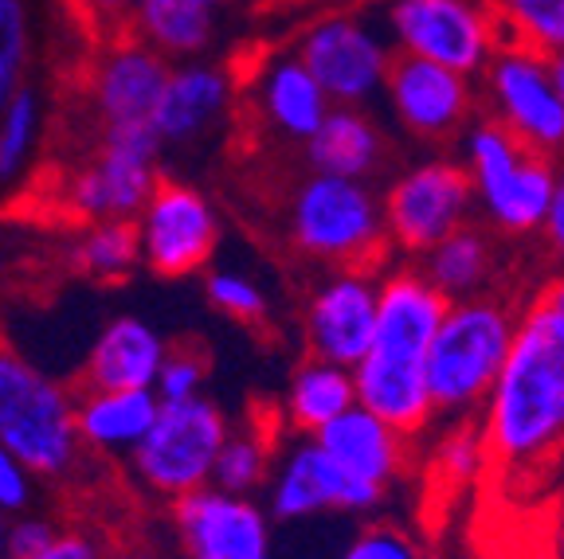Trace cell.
I'll use <instances>...</instances> for the list:
<instances>
[{"label":"cell","mask_w":564,"mask_h":559,"mask_svg":"<svg viewBox=\"0 0 564 559\" xmlns=\"http://www.w3.org/2000/svg\"><path fill=\"white\" fill-rule=\"evenodd\" d=\"M169 341L141 317H115L102 325L83 364V387L102 392H153Z\"/></svg>","instance_id":"obj_21"},{"label":"cell","mask_w":564,"mask_h":559,"mask_svg":"<svg viewBox=\"0 0 564 559\" xmlns=\"http://www.w3.org/2000/svg\"><path fill=\"white\" fill-rule=\"evenodd\" d=\"M251 110L259 125L279 141H306L329 114V98L314 83L294 52L271 55L251 79Z\"/></svg>","instance_id":"obj_20"},{"label":"cell","mask_w":564,"mask_h":559,"mask_svg":"<svg viewBox=\"0 0 564 559\" xmlns=\"http://www.w3.org/2000/svg\"><path fill=\"white\" fill-rule=\"evenodd\" d=\"M133 235H138L141 266L158 278L176 282L208 271L220 251L224 223L204 188L161 176L133 219Z\"/></svg>","instance_id":"obj_9"},{"label":"cell","mask_w":564,"mask_h":559,"mask_svg":"<svg viewBox=\"0 0 564 559\" xmlns=\"http://www.w3.org/2000/svg\"><path fill=\"white\" fill-rule=\"evenodd\" d=\"M549 75H553L556 98H561V110H564V52L561 55H549Z\"/></svg>","instance_id":"obj_43"},{"label":"cell","mask_w":564,"mask_h":559,"mask_svg":"<svg viewBox=\"0 0 564 559\" xmlns=\"http://www.w3.org/2000/svg\"><path fill=\"white\" fill-rule=\"evenodd\" d=\"M302 67L314 75L329 106H369L384 95L388 67H392V44L357 12L322 17L306 28L294 44Z\"/></svg>","instance_id":"obj_11"},{"label":"cell","mask_w":564,"mask_h":559,"mask_svg":"<svg viewBox=\"0 0 564 559\" xmlns=\"http://www.w3.org/2000/svg\"><path fill=\"white\" fill-rule=\"evenodd\" d=\"M553 548H556V559H564V520H561V528H556V536H553Z\"/></svg>","instance_id":"obj_46"},{"label":"cell","mask_w":564,"mask_h":559,"mask_svg":"<svg viewBox=\"0 0 564 559\" xmlns=\"http://www.w3.org/2000/svg\"><path fill=\"white\" fill-rule=\"evenodd\" d=\"M32 63V12L24 0H0V75L24 79Z\"/></svg>","instance_id":"obj_34"},{"label":"cell","mask_w":564,"mask_h":559,"mask_svg":"<svg viewBox=\"0 0 564 559\" xmlns=\"http://www.w3.org/2000/svg\"><path fill=\"white\" fill-rule=\"evenodd\" d=\"M231 419L208 395L185 403H161L158 419L145 430L133 454L126 458L130 478L158 501H181L196 490H208Z\"/></svg>","instance_id":"obj_7"},{"label":"cell","mask_w":564,"mask_h":559,"mask_svg":"<svg viewBox=\"0 0 564 559\" xmlns=\"http://www.w3.org/2000/svg\"><path fill=\"white\" fill-rule=\"evenodd\" d=\"M545 239L553 246L556 259H564V168H556V188H553V204H549L545 216Z\"/></svg>","instance_id":"obj_41"},{"label":"cell","mask_w":564,"mask_h":559,"mask_svg":"<svg viewBox=\"0 0 564 559\" xmlns=\"http://www.w3.org/2000/svg\"><path fill=\"white\" fill-rule=\"evenodd\" d=\"M55 533H59V525H55L52 516L32 513V508H28V513L9 516V540H4V556H9V559L32 556V551L44 548Z\"/></svg>","instance_id":"obj_39"},{"label":"cell","mask_w":564,"mask_h":559,"mask_svg":"<svg viewBox=\"0 0 564 559\" xmlns=\"http://www.w3.org/2000/svg\"><path fill=\"white\" fill-rule=\"evenodd\" d=\"M161 141L153 125L130 130H102L95 153L63 180L59 200L75 223H102V219H138L161 180Z\"/></svg>","instance_id":"obj_8"},{"label":"cell","mask_w":564,"mask_h":559,"mask_svg":"<svg viewBox=\"0 0 564 559\" xmlns=\"http://www.w3.org/2000/svg\"><path fill=\"white\" fill-rule=\"evenodd\" d=\"M271 442L259 427L236 430L224 438L220 458H216V470H212V490L236 493V497H251L259 485H267V473H271Z\"/></svg>","instance_id":"obj_30"},{"label":"cell","mask_w":564,"mask_h":559,"mask_svg":"<svg viewBox=\"0 0 564 559\" xmlns=\"http://www.w3.org/2000/svg\"><path fill=\"white\" fill-rule=\"evenodd\" d=\"M384 95L397 122L423 141L455 138L475 110V90L467 75L440 67V63L412 59V55H392Z\"/></svg>","instance_id":"obj_19"},{"label":"cell","mask_w":564,"mask_h":559,"mask_svg":"<svg viewBox=\"0 0 564 559\" xmlns=\"http://www.w3.org/2000/svg\"><path fill=\"white\" fill-rule=\"evenodd\" d=\"M20 83H24V79H12V75H0V106H4L12 95H17Z\"/></svg>","instance_id":"obj_44"},{"label":"cell","mask_w":564,"mask_h":559,"mask_svg":"<svg viewBox=\"0 0 564 559\" xmlns=\"http://www.w3.org/2000/svg\"><path fill=\"white\" fill-rule=\"evenodd\" d=\"M4 540H9V516L0 513V559H9L4 556Z\"/></svg>","instance_id":"obj_45"},{"label":"cell","mask_w":564,"mask_h":559,"mask_svg":"<svg viewBox=\"0 0 564 559\" xmlns=\"http://www.w3.org/2000/svg\"><path fill=\"white\" fill-rule=\"evenodd\" d=\"M447 314V297H440L420 271L388 274L377 289V329L372 344L352 372L357 407L397 427L404 438H415L435 419L423 357Z\"/></svg>","instance_id":"obj_2"},{"label":"cell","mask_w":564,"mask_h":559,"mask_svg":"<svg viewBox=\"0 0 564 559\" xmlns=\"http://www.w3.org/2000/svg\"><path fill=\"white\" fill-rule=\"evenodd\" d=\"M169 508L181 559H274L271 516L256 497L208 485Z\"/></svg>","instance_id":"obj_16"},{"label":"cell","mask_w":564,"mask_h":559,"mask_svg":"<svg viewBox=\"0 0 564 559\" xmlns=\"http://www.w3.org/2000/svg\"><path fill=\"white\" fill-rule=\"evenodd\" d=\"M377 271H334L306 302L310 357L352 368L369 352L377 329Z\"/></svg>","instance_id":"obj_18"},{"label":"cell","mask_w":564,"mask_h":559,"mask_svg":"<svg viewBox=\"0 0 564 559\" xmlns=\"http://www.w3.org/2000/svg\"><path fill=\"white\" fill-rule=\"evenodd\" d=\"M196 4H204V9H212V12H220L224 4H231V0H196Z\"/></svg>","instance_id":"obj_47"},{"label":"cell","mask_w":564,"mask_h":559,"mask_svg":"<svg viewBox=\"0 0 564 559\" xmlns=\"http://www.w3.org/2000/svg\"><path fill=\"white\" fill-rule=\"evenodd\" d=\"M486 95L494 106V122L506 125L521 145L541 157L564 153V110L545 55L518 44H498L486 63Z\"/></svg>","instance_id":"obj_15"},{"label":"cell","mask_w":564,"mask_h":559,"mask_svg":"<svg viewBox=\"0 0 564 559\" xmlns=\"http://www.w3.org/2000/svg\"><path fill=\"white\" fill-rule=\"evenodd\" d=\"M314 438L341 470H349L361 481H372L380 490H388L408 462V438L397 427L380 423L377 415H369L365 407H349L329 427L317 430Z\"/></svg>","instance_id":"obj_22"},{"label":"cell","mask_w":564,"mask_h":559,"mask_svg":"<svg viewBox=\"0 0 564 559\" xmlns=\"http://www.w3.org/2000/svg\"><path fill=\"white\" fill-rule=\"evenodd\" d=\"M388 490L372 481L352 478L349 470L317 446L314 435H299V442L282 446L267 473V516L294 525L326 513H372Z\"/></svg>","instance_id":"obj_13"},{"label":"cell","mask_w":564,"mask_h":559,"mask_svg":"<svg viewBox=\"0 0 564 559\" xmlns=\"http://www.w3.org/2000/svg\"><path fill=\"white\" fill-rule=\"evenodd\" d=\"M384 235L404 254H427L451 231L467 228L475 211L470 176L458 161H423L388 184Z\"/></svg>","instance_id":"obj_12"},{"label":"cell","mask_w":564,"mask_h":559,"mask_svg":"<svg viewBox=\"0 0 564 559\" xmlns=\"http://www.w3.org/2000/svg\"><path fill=\"white\" fill-rule=\"evenodd\" d=\"M349 407H357L349 368L329 364V360H317V357H310L306 364L294 368L286 399H282V412H286V423L299 435H317V430L329 427Z\"/></svg>","instance_id":"obj_26"},{"label":"cell","mask_w":564,"mask_h":559,"mask_svg":"<svg viewBox=\"0 0 564 559\" xmlns=\"http://www.w3.org/2000/svg\"><path fill=\"white\" fill-rule=\"evenodd\" d=\"M302 145L310 173L349 176V180H369L384 157V133L365 106H329V114Z\"/></svg>","instance_id":"obj_24"},{"label":"cell","mask_w":564,"mask_h":559,"mask_svg":"<svg viewBox=\"0 0 564 559\" xmlns=\"http://www.w3.org/2000/svg\"><path fill=\"white\" fill-rule=\"evenodd\" d=\"M169 67L173 63L161 59L153 47L133 40L130 32L98 40L87 75H83V95H87L98 133L153 125V110H158L161 90H165Z\"/></svg>","instance_id":"obj_14"},{"label":"cell","mask_w":564,"mask_h":559,"mask_svg":"<svg viewBox=\"0 0 564 559\" xmlns=\"http://www.w3.org/2000/svg\"><path fill=\"white\" fill-rule=\"evenodd\" d=\"M486 462L533 470L564 446V274L513 317L506 364L478 423Z\"/></svg>","instance_id":"obj_1"},{"label":"cell","mask_w":564,"mask_h":559,"mask_svg":"<svg viewBox=\"0 0 564 559\" xmlns=\"http://www.w3.org/2000/svg\"><path fill=\"white\" fill-rule=\"evenodd\" d=\"M384 28L397 55L440 63L467 79L486 70L502 32L486 0H388Z\"/></svg>","instance_id":"obj_10"},{"label":"cell","mask_w":564,"mask_h":559,"mask_svg":"<svg viewBox=\"0 0 564 559\" xmlns=\"http://www.w3.org/2000/svg\"><path fill=\"white\" fill-rule=\"evenodd\" d=\"M204 297L220 317L239 325H263L271 314V297L256 274L239 266H208L204 271Z\"/></svg>","instance_id":"obj_32"},{"label":"cell","mask_w":564,"mask_h":559,"mask_svg":"<svg viewBox=\"0 0 564 559\" xmlns=\"http://www.w3.org/2000/svg\"><path fill=\"white\" fill-rule=\"evenodd\" d=\"M286 235L306 259L334 271H377L388 246L384 208L369 180L310 173L286 204Z\"/></svg>","instance_id":"obj_5"},{"label":"cell","mask_w":564,"mask_h":559,"mask_svg":"<svg viewBox=\"0 0 564 559\" xmlns=\"http://www.w3.org/2000/svg\"><path fill=\"white\" fill-rule=\"evenodd\" d=\"M67 259L75 274L102 286H118L141 266L138 235L130 219H102V223H79L67 246Z\"/></svg>","instance_id":"obj_28"},{"label":"cell","mask_w":564,"mask_h":559,"mask_svg":"<svg viewBox=\"0 0 564 559\" xmlns=\"http://www.w3.org/2000/svg\"><path fill=\"white\" fill-rule=\"evenodd\" d=\"M490 239L478 228H458L451 231L443 243H435L432 251L423 254V278L447 302H463V297H475L482 289L486 274H490Z\"/></svg>","instance_id":"obj_27"},{"label":"cell","mask_w":564,"mask_h":559,"mask_svg":"<svg viewBox=\"0 0 564 559\" xmlns=\"http://www.w3.org/2000/svg\"><path fill=\"white\" fill-rule=\"evenodd\" d=\"M513 317L518 314L498 297L475 294L447 302V314L423 357V380L435 415H467L482 407L510 352Z\"/></svg>","instance_id":"obj_3"},{"label":"cell","mask_w":564,"mask_h":559,"mask_svg":"<svg viewBox=\"0 0 564 559\" xmlns=\"http://www.w3.org/2000/svg\"><path fill=\"white\" fill-rule=\"evenodd\" d=\"M126 32L169 63L204 59L216 44V12L196 0H138Z\"/></svg>","instance_id":"obj_25"},{"label":"cell","mask_w":564,"mask_h":559,"mask_svg":"<svg viewBox=\"0 0 564 559\" xmlns=\"http://www.w3.org/2000/svg\"><path fill=\"white\" fill-rule=\"evenodd\" d=\"M138 0H63L70 24L79 28L87 40H110V35L126 32L130 12Z\"/></svg>","instance_id":"obj_35"},{"label":"cell","mask_w":564,"mask_h":559,"mask_svg":"<svg viewBox=\"0 0 564 559\" xmlns=\"http://www.w3.org/2000/svg\"><path fill=\"white\" fill-rule=\"evenodd\" d=\"M463 168L470 176V193L490 228L506 235H529L545 228L549 204L556 188V165L529 145H521L494 118L467 125L463 138Z\"/></svg>","instance_id":"obj_6"},{"label":"cell","mask_w":564,"mask_h":559,"mask_svg":"<svg viewBox=\"0 0 564 559\" xmlns=\"http://www.w3.org/2000/svg\"><path fill=\"white\" fill-rule=\"evenodd\" d=\"M47 133V102L28 83L0 106V184H12L35 165V153Z\"/></svg>","instance_id":"obj_29"},{"label":"cell","mask_w":564,"mask_h":559,"mask_svg":"<svg viewBox=\"0 0 564 559\" xmlns=\"http://www.w3.org/2000/svg\"><path fill=\"white\" fill-rule=\"evenodd\" d=\"M486 465V450L482 438H478V427H463L455 435H447V442L440 446V458H435V470L447 485H458V481H475Z\"/></svg>","instance_id":"obj_36"},{"label":"cell","mask_w":564,"mask_h":559,"mask_svg":"<svg viewBox=\"0 0 564 559\" xmlns=\"http://www.w3.org/2000/svg\"><path fill=\"white\" fill-rule=\"evenodd\" d=\"M337 559H423L420 544L397 525H369L345 544Z\"/></svg>","instance_id":"obj_37"},{"label":"cell","mask_w":564,"mask_h":559,"mask_svg":"<svg viewBox=\"0 0 564 559\" xmlns=\"http://www.w3.org/2000/svg\"><path fill=\"white\" fill-rule=\"evenodd\" d=\"M158 395L153 392H102L83 387L75 392V435L83 454L130 458L133 446L158 419Z\"/></svg>","instance_id":"obj_23"},{"label":"cell","mask_w":564,"mask_h":559,"mask_svg":"<svg viewBox=\"0 0 564 559\" xmlns=\"http://www.w3.org/2000/svg\"><path fill=\"white\" fill-rule=\"evenodd\" d=\"M106 559H181V556L158 548V544L133 540V544H118V548H106Z\"/></svg>","instance_id":"obj_42"},{"label":"cell","mask_w":564,"mask_h":559,"mask_svg":"<svg viewBox=\"0 0 564 559\" xmlns=\"http://www.w3.org/2000/svg\"><path fill=\"white\" fill-rule=\"evenodd\" d=\"M24 559H106V544L98 540L95 533H87V528L59 525V533H55L44 548Z\"/></svg>","instance_id":"obj_40"},{"label":"cell","mask_w":564,"mask_h":559,"mask_svg":"<svg viewBox=\"0 0 564 559\" xmlns=\"http://www.w3.org/2000/svg\"><path fill=\"white\" fill-rule=\"evenodd\" d=\"M208 387V357L200 349H173L169 344L165 364L158 372V384H153V395L158 403H185L204 395Z\"/></svg>","instance_id":"obj_33"},{"label":"cell","mask_w":564,"mask_h":559,"mask_svg":"<svg viewBox=\"0 0 564 559\" xmlns=\"http://www.w3.org/2000/svg\"><path fill=\"white\" fill-rule=\"evenodd\" d=\"M236 98L239 90L231 70L212 63L208 55L173 63L161 102L153 110V133H158L161 149H193L216 138L228 125Z\"/></svg>","instance_id":"obj_17"},{"label":"cell","mask_w":564,"mask_h":559,"mask_svg":"<svg viewBox=\"0 0 564 559\" xmlns=\"http://www.w3.org/2000/svg\"><path fill=\"white\" fill-rule=\"evenodd\" d=\"M498 24L510 28V44L538 55L564 52V0H498Z\"/></svg>","instance_id":"obj_31"},{"label":"cell","mask_w":564,"mask_h":559,"mask_svg":"<svg viewBox=\"0 0 564 559\" xmlns=\"http://www.w3.org/2000/svg\"><path fill=\"white\" fill-rule=\"evenodd\" d=\"M35 501V473L9 450H0V513L17 516L28 513Z\"/></svg>","instance_id":"obj_38"},{"label":"cell","mask_w":564,"mask_h":559,"mask_svg":"<svg viewBox=\"0 0 564 559\" xmlns=\"http://www.w3.org/2000/svg\"><path fill=\"white\" fill-rule=\"evenodd\" d=\"M0 450L35 473V481H63L83 458L75 435V392L35 368L24 352L0 341Z\"/></svg>","instance_id":"obj_4"}]
</instances>
